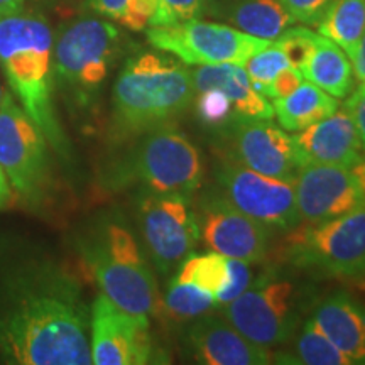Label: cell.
<instances>
[{
  "instance_id": "obj_1",
  "label": "cell",
  "mask_w": 365,
  "mask_h": 365,
  "mask_svg": "<svg viewBox=\"0 0 365 365\" xmlns=\"http://www.w3.org/2000/svg\"><path fill=\"white\" fill-rule=\"evenodd\" d=\"M0 364L90 365V304L44 250L0 240Z\"/></svg>"
},
{
  "instance_id": "obj_2",
  "label": "cell",
  "mask_w": 365,
  "mask_h": 365,
  "mask_svg": "<svg viewBox=\"0 0 365 365\" xmlns=\"http://www.w3.org/2000/svg\"><path fill=\"white\" fill-rule=\"evenodd\" d=\"M53 31L43 16L14 12L0 17V71L7 90L43 132L53 153L70 161L71 144L56 110Z\"/></svg>"
},
{
  "instance_id": "obj_3",
  "label": "cell",
  "mask_w": 365,
  "mask_h": 365,
  "mask_svg": "<svg viewBox=\"0 0 365 365\" xmlns=\"http://www.w3.org/2000/svg\"><path fill=\"white\" fill-rule=\"evenodd\" d=\"M191 70L166 54L144 51L127 59L112 86L110 137L130 143L161 127L176 125L193 105Z\"/></svg>"
},
{
  "instance_id": "obj_4",
  "label": "cell",
  "mask_w": 365,
  "mask_h": 365,
  "mask_svg": "<svg viewBox=\"0 0 365 365\" xmlns=\"http://www.w3.org/2000/svg\"><path fill=\"white\" fill-rule=\"evenodd\" d=\"M76 252L100 293L137 317H156L161 294L143 242L125 218L105 212L76 239Z\"/></svg>"
},
{
  "instance_id": "obj_5",
  "label": "cell",
  "mask_w": 365,
  "mask_h": 365,
  "mask_svg": "<svg viewBox=\"0 0 365 365\" xmlns=\"http://www.w3.org/2000/svg\"><path fill=\"white\" fill-rule=\"evenodd\" d=\"M120 54L122 34L110 21L80 17L59 29L53 43L54 88L68 112L86 117L98 107Z\"/></svg>"
},
{
  "instance_id": "obj_6",
  "label": "cell",
  "mask_w": 365,
  "mask_h": 365,
  "mask_svg": "<svg viewBox=\"0 0 365 365\" xmlns=\"http://www.w3.org/2000/svg\"><path fill=\"white\" fill-rule=\"evenodd\" d=\"M107 185L191 198L203 185L202 154L176 125L161 127L134 139L108 171Z\"/></svg>"
},
{
  "instance_id": "obj_7",
  "label": "cell",
  "mask_w": 365,
  "mask_h": 365,
  "mask_svg": "<svg viewBox=\"0 0 365 365\" xmlns=\"http://www.w3.org/2000/svg\"><path fill=\"white\" fill-rule=\"evenodd\" d=\"M314 301L312 286L279 269H269L239 298L220 307V314L254 344L271 349L293 340Z\"/></svg>"
},
{
  "instance_id": "obj_8",
  "label": "cell",
  "mask_w": 365,
  "mask_h": 365,
  "mask_svg": "<svg viewBox=\"0 0 365 365\" xmlns=\"http://www.w3.org/2000/svg\"><path fill=\"white\" fill-rule=\"evenodd\" d=\"M284 255L291 267L313 277L365 279V207L287 232Z\"/></svg>"
},
{
  "instance_id": "obj_9",
  "label": "cell",
  "mask_w": 365,
  "mask_h": 365,
  "mask_svg": "<svg viewBox=\"0 0 365 365\" xmlns=\"http://www.w3.org/2000/svg\"><path fill=\"white\" fill-rule=\"evenodd\" d=\"M51 145L11 91L0 102V168L14 196L39 207L53 188Z\"/></svg>"
},
{
  "instance_id": "obj_10",
  "label": "cell",
  "mask_w": 365,
  "mask_h": 365,
  "mask_svg": "<svg viewBox=\"0 0 365 365\" xmlns=\"http://www.w3.org/2000/svg\"><path fill=\"white\" fill-rule=\"evenodd\" d=\"M134 212L140 242L150 264L161 276H170L193 252L200 240L191 198L137 190Z\"/></svg>"
},
{
  "instance_id": "obj_11",
  "label": "cell",
  "mask_w": 365,
  "mask_h": 365,
  "mask_svg": "<svg viewBox=\"0 0 365 365\" xmlns=\"http://www.w3.org/2000/svg\"><path fill=\"white\" fill-rule=\"evenodd\" d=\"M145 33L153 48L193 66L222 63L244 66L250 56L271 44V39L255 38L228 24L200 19L150 26Z\"/></svg>"
},
{
  "instance_id": "obj_12",
  "label": "cell",
  "mask_w": 365,
  "mask_h": 365,
  "mask_svg": "<svg viewBox=\"0 0 365 365\" xmlns=\"http://www.w3.org/2000/svg\"><path fill=\"white\" fill-rule=\"evenodd\" d=\"M215 181L228 202L276 234H287L301 225L294 178L261 175L222 156L215 166Z\"/></svg>"
},
{
  "instance_id": "obj_13",
  "label": "cell",
  "mask_w": 365,
  "mask_h": 365,
  "mask_svg": "<svg viewBox=\"0 0 365 365\" xmlns=\"http://www.w3.org/2000/svg\"><path fill=\"white\" fill-rule=\"evenodd\" d=\"M195 213L200 239L210 250L254 266L267 259L276 232L240 212L218 188L200 198Z\"/></svg>"
},
{
  "instance_id": "obj_14",
  "label": "cell",
  "mask_w": 365,
  "mask_h": 365,
  "mask_svg": "<svg viewBox=\"0 0 365 365\" xmlns=\"http://www.w3.org/2000/svg\"><path fill=\"white\" fill-rule=\"evenodd\" d=\"M90 354L95 365L156 362L149 318L118 308L100 293L90 304Z\"/></svg>"
},
{
  "instance_id": "obj_15",
  "label": "cell",
  "mask_w": 365,
  "mask_h": 365,
  "mask_svg": "<svg viewBox=\"0 0 365 365\" xmlns=\"http://www.w3.org/2000/svg\"><path fill=\"white\" fill-rule=\"evenodd\" d=\"M303 223L331 220L365 207V158L352 166H307L294 176Z\"/></svg>"
},
{
  "instance_id": "obj_16",
  "label": "cell",
  "mask_w": 365,
  "mask_h": 365,
  "mask_svg": "<svg viewBox=\"0 0 365 365\" xmlns=\"http://www.w3.org/2000/svg\"><path fill=\"white\" fill-rule=\"evenodd\" d=\"M223 144V158L255 173L274 178L296 176L293 139L272 120H239L217 135Z\"/></svg>"
},
{
  "instance_id": "obj_17",
  "label": "cell",
  "mask_w": 365,
  "mask_h": 365,
  "mask_svg": "<svg viewBox=\"0 0 365 365\" xmlns=\"http://www.w3.org/2000/svg\"><path fill=\"white\" fill-rule=\"evenodd\" d=\"M186 349L195 362L205 365H267L274 362L269 349L254 344L225 318L203 314L186 331Z\"/></svg>"
},
{
  "instance_id": "obj_18",
  "label": "cell",
  "mask_w": 365,
  "mask_h": 365,
  "mask_svg": "<svg viewBox=\"0 0 365 365\" xmlns=\"http://www.w3.org/2000/svg\"><path fill=\"white\" fill-rule=\"evenodd\" d=\"M291 139L299 168L352 166L364 158L357 125L345 107L294 132Z\"/></svg>"
},
{
  "instance_id": "obj_19",
  "label": "cell",
  "mask_w": 365,
  "mask_h": 365,
  "mask_svg": "<svg viewBox=\"0 0 365 365\" xmlns=\"http://www.w3.org/2000/svg\"><path fill=\"white\" fill-rule=\"evenodd\" d=\"M308 318L350 365H365V303L346 291H335L314 301Z\"/></svg>"
},
{
  "instance_id": "obj_20",
  "label": "cell",
  "mask_w": 365,
  "mask_h": 365,
  "mask_svg": "<svg viewBox=\"0 0 365 365\" xmlns=\"http://www.w3.org/2000/svg\"><path fill=\"white\" fill-rule=\"evenodd\" d=\"M195 91L208 88L220 90L234 105L237 122L239 120H272L274 108L269 98L254 88L244 66L222 63L203 65L191 71Z\"/></svg>"
},
{
  "instance_id": "obj_21",
  "label": "cell",
  "mask_w": 365,
  "mask_h": 365,
  "mask_svg": "<svg viewBox=\"0 0 365 365\" xmlns=\"http://www.w3.org/2000/svg\"><path fill=\"white\" fill-rule=\"evenodd\" d=\"M205 12L235 29L271 41L296 22L281 0H207Z\"/></svg>"
},
{
  "instance_id": "obj_22",
  "label": "cell",
  "mask_w": 365,
  "mask_h": 365,
  "mask_svg": "<svg viewBox=\"0 0 365 365\" xmlns=\"http://www.w3.org/2000/svg\"><path fill=\"white\" fill-rule=\"evenodd\" d=\"M299 71L304 80L335 98H345L354 91L352 61L339 44L322 34H318L314 51Z\"/></svg>"
},
{
  "instance_id": "obj_23",
  "label": "cell",
  "mask_w": 365,
  "mask_h": 365,
  "mask_svg": "<svg viewBox=\"0 0 365 365\" xmlns=\"http://www.w3.org/2000/svg\"><path fill=\"white\" fill-rule=\"evenodd\" d=\"M274 113L287 132H298L339 110V102L317 85L303 81L293 93L274 100Z\"/></svg>"
},
{
  "instance_id": "obj_24",
  "label": "cell",
  "mask_w": 365,
  "mask_h": 365,
  "mask_svg": "<svg viewBox=\"0 0 365 365\" xmlns=\"http://www.w3.org/2000/svg\"><path fill=\"white\" fill-rule=\"evenodd\" d=\"M317 26L318 34L339 44L350 56L365 33V0H331Z\"/></svg>"
},
{
  "instance_id": "obj_25",
  "label": "cell",
  "mask_w": 365,
  "mask_h": 365,
  "mask_svg": "<svg viewBox=\"0 0 365 365\" xmlns=\"http://www.w3.org/2000/svg\"><path fill=\"white\" fill-rule=\"evenodd\" d=\"M293 339V352L274 354V362L303 365H350V360L318 330V327L309 318L304 319Z\"/></svg>"
},
{
  "instance_id": "obj_26",
  "label": "cell",
  "mask_w": 365,
  "mask_h": 365,
  "mask_svg": "<svg viewBox=\"0 0 365 365\" xmlns=\"http://www.w3.org/2000/svg\"><path fill=\"white\" fill-rule=\"evenodd\" d=\"M176 282H191L202 287L213 296L222 293L228 282V257L218 252L193 254L176 267V274L171 277Z\"/></svg>"
},
{
  "instance_id": "obj_27",
  "label": "cell",
  "mask_w": 365,
  "mask_h": 365,
  "mask_svg": "<svg viewBox=\"0 0 365 365\" xmlns=\"http://www.w3.org/2000/svg\"><path fill=\"white\" fill-rule=\"evenodd\" d=\"M161 307L173 319H195L217 308L215 296L191 282L170 281Z\"/></svg>"
},
{
  "instance_id": "obj_28",
  "label": "cell",
  "mask_w": 365,
  "mask_h": 365,
  "mask_svg": "<svg viewBox=\"0 0 365 365\" xmlns=\"http://www.w3.org/2000/svg\"><path fill=\"white\" fill-rule=\"evenodd\" d=\"M88 7L132 33H140L153 22L158 0H88Z\"/></svg>"
},
{
  "instance_id": "obj_29",
  "label": "cell",
  "mask_w": 365,
  "mask_h": 365,
  "mask_svg": "<svg viewBox=\"0 0 365 365\" xmlns=\"http://www.w3.org/2000/svg\"><path fill=\"white\" fill-rule=\"evenodd\" d=\"M193 110L200 124L217 135L237 122L234 105H232L230 98L223 91L215 88L196 91L193 98Z\"/></svg>"
},
{
  "instance_id": "obj_30",
  "label": "cell",
  "mask_w": 365,
  "mask_h": 365,
  "mask_svg": "<svg viewBox=\"0 0 365 365\" xmlns=\"http://www.w3.org/2000/svg\"><path fill=\"white\" fill-rule=\"evenodd\" d=\"M289 61H287L286 54L272 43L257 51L254 56H250L245 63L244 68L247 71L250 81H252L254 88L266 97L269 86H271L272 80L276 78L277 73L289 68Z\"/></svg>"
},
{
  "instance_id": "obj_31",
  "label": "cell",
  "mask_w": 365,
  "mask_h": 365,
  "mask_svg": "<svg viewBox=\"0 0 365 365\" xmlns=\"http://www.w3.org/2000/svg\"><path fill=\"white\" fill-rule=\"evenodd\" d=\"M317 38L318 34L308 27H287L284 33L272 39V43L286 54L289 65L299 71L314 51Z\"/></svg>"
},
{
  "instance_id": "obj_32",
  "label": "cell",
  "mask_w": 365,
  "mask_h": 365,
  "mask_svg": "<svg viewBox=\"0 0 365 365\" xmlns=\"http://www.w3.org/2000/svg\"><path fill=\"white\" fill-rule=\"evenodd\" d=\"M205 7L207 0H158V9L150 26H170L200 19L205 14Z\"/></svg>"
},
{
  "instance_id": "obj_33",
  "label": "cell",
  "mask_w": 365,
  "mask_h": 365,
  "mask_svg": "<svg viewBox=\"0 0 365 365\" xmlns=\"http://www.w3.org/2000/svg\"><path fill=\"white\" fill-rule=\"evenodd\" d=\"M254 264H249L239 259H228V282L223 287L222 293L215 296L217 308L225 307V304L234 301L244 293L254 281Z\"/></svg>"
},
{
  "instance_id": "obj_34",
  "label": "cell",
  "mask_w": 365,
  "mask_h": 365,
  "mask_svg": "<svg viewBox=\"0 0 365 365\" xmlns=\"http://www.w3.org/2000/svg\"><path fill=\"white\" fill-rule=\"evenodd\" d=\"M286 11L301 24H318L331 0H281Z\"/></svg>"
},
{
  "instance_id": "obj_35",
  "label": "cell",
  "mask_w": 365,
  "mask_h": 365,
  "mask_svg": "<svg viewBox=\"0 0 365 365\" xmlns=\"http://www.w3.org/2000/svg\"><path fill=\"white\" fill-rule=\"evenodd\" d=\"M303 80H304L303 75H301V71L296 70V68L293 66L286 68V70L277 73L276 78L272 80L266 97L272 100L287 97V95L293 93V91L303 83Z\"/></svg>"
},
{
  "instance_id": "obj_36",
  "label": "cell",
  "mask_w": 365,
  "mask_h": 365,
  "mask_svg": "<svg viewBox=\"0 0 365 365\" xmlns=\"http://www.w3.org/2000/svg\"><path fill=\"white\" fill-rule=\"evenodd\" d=\"M344 107L349 110L355 125H357L360 143H362V149L365 153V85H359V88L350 93Z\"/></svg>"
},
{
  "instance_id": "obj_37",
  "label": "cell",
  "mask_w": 365,
  "mask_h": 365,
  "mask_svg": "<svg viewBox=\"0 0 365 365\" xmlns=\"http://www.w3.org/2000/svg\"><path fill=\"white\" fill-rule=\"evenodd\" d=\"M349 58L350 61H352L355 80H357L360 85H365V33L362 34V38H360Z\"/></svg>"
},
{
  "instance_id": "obj_38",
  "label": "cell",
  "mask_w": 365,
  "mask_h": 365,
  "mask_svg": "<svg viewBox=\"0 0 365 365\" xmlns=\"http://www.w3.org/2000/svg\"><path fill=\"white\" fill-rule=\"evenodd\" d=\"M14 193L11 185H9L6 175H4L2 168H0V210L9 207L12 203Z\"/></svg>"
},
{
  "instance_id": "obj_39",
  "label": "cell",
  "mask_w": 365,
  "mask_h": 365,
  "mask_svg": "<svg viewBox=\"0 0 365 365\" xmlns=\"http://www.w3.org/2000/svg\"><path fill=\"white\" fill-rule=\"evenodd\" d=\"M24 0H0V17L11 16L14 12H19Z\"/></svg>"
},
{
  "instance_id": "obj_40",
  "label": "cell",
  "mask_w": 365,
  "mask_h": 365,
  "mask_svg": "<svg viewBox=\"0 0 365 365\" xmlns=\"http://www.w3.org/2000/svg\"><path fill=\"white\" fill-rule=\"evenodd\" d=\"M6 91H7V88H4L2 81H0V102H2V98H4V95H6Z\"/></svg>"
}]
</instances>
